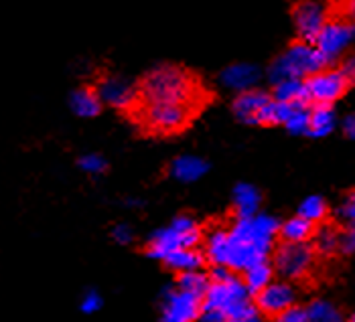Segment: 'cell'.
I'll list each match as a JSON object with an SVG mask.
<instances>
[{"instance_id": "836d02e7", "label": "cell", "mask_w": 355, "mask_h": 322, "mask_svg": "<svg viewBox=\"0 0 355 322\" xmlns=\"http://www.w3.org/2000/svg\"><path fill=\"white\" fill-rule=\"evenodd\" d=\"M114 240L118 243H130L132 242V231L126 225H116V229L112 231Z\"/></svg>"}, {"instance_id": "7a4b0ae2", "label": "cell", "mask_w": 355, "mask_h": 322, "mask_svg": "<svg viewBox=\"0 0 355 322\" xmlns=\"http://www.w3.org/2000/svg\"><path fill=\"white\" fill-rule=\"evenodd\" d=\"M138 128L148 136H175L185 132L199 116L197 109L177 104H161V102H140L137 100L124 111Z\"/></svg>"}, {"instance_id": "1f68e13d", "label": "cell", "mask_w": 355, "mask_h": 322, "mask_svg": "<svg viewBox=\"0 0 355 322\" xmlns=\"http://www.w3.org/2000/svg\"><path fill=\"white\" fill-rule=\"evenodd\" d=\"M345 253H354L355 251V223H349L345 227V231H341V245H339Z\"/></svg>"}, {"instance_id": "e0dca14e", "label": "cell", "mask_w": 355, "mask_h": 322, "mask_svg": "<svg viewBox=\"0 0 355 322\" xmlns=\"http://www.w3.org/2000/svg\"><path fill=\"white\" fill-rule=\"evenodd\" d=\"M272 100L274 102H282V104H302V106L311 107L302 80H284L276 83Z\"/></svg>"}, {"instance_id": "7402d4cb", "label": "cell", "mask_w": 355, "mask_h": 322, "mask_svg": "<svg viewBox=\"0 0 355 322\" xmlns=\"http://www.w3.org/2000/svg\"><path fill=\"white\" fill-rule=\"evenodd\" d=\"M341 231L343 229H339L335 223H321V225H317V231H315V238H313L315 251L325 253V256L337 251L339 245H341Z\"/></svg>"}, {"instance_id": "484cf974", "label": "cell", "mask_w": 355, "mask_h": 322, "mask_svg": "<svg viewBox=\"0 0 355 322\" xmlns=\"http://www.w3.org/2000/svg\"><path fill=\"white\" fill-rule=\"evenodd\" d=\"M329 215L327 203L321 199V197H309L302 201V205L299 207V217L315 223V225H321L325 223V217Z\"/></svg>"}, {"instance_id": "30bf717a", "label": "cell", "mask_w": 355, "mask_h": 322, "mask_svg": "<svg viewBox=\"0 0 355 322\" xmlns=\"http://www.w3.org/2000/svg\"><path fill=\"white\" fill-rule=\"evenodd\" d=\"M201 314V298L168 290L163 302V322H195Z\"/></svg>"}, {"instance_id": "5b68a950", "label": "cell", "mask_w": 355, "mask_h": 322, "mask_svg": "<svg viewBox=\"0 0 355 322\" xmlns=\"http://www.w3.org/2000/svg\"><path fill=\"white\" fill-rule=\"evenodd\" d=\"M199 240H201V231H199L197 223L193 221L191 217L181 215L171 223V227L159 229L157 233H153V238L148 240V245H146L144 251L148 253V258L164 260L173 251L195 249Z\"/></svg>"}, {"instance_id": "5bb4252c", "label": "cell", "mask_w": 355, "mask_h": 322, "mask_svg": "<svg viewBox=\"0 0 355 322\" xmlns=\"http://www.w3.org/2000/svg\"><path fill=\"white\" fill-rule=\"evenodd\" d=\"M260 78V71L258 67L250 65V63H238V65H232L227 69L221 71L219 81L225 85V87H232V89H238L240 93L252 89V85L258 81Z\"/></svg>"}, {"instance_id": "6da1fadb", "label": "cell", "mask_w": 355, "mask_h": 322, "mask_svg": "<svg viewBox=\"0 0 355 322\" xmlns=\"http://www.w3.org/2000/svg\"><path fill=\"white\" fill-rule=\"evenodd\" d=\"M137 100L177 104L201 111V107L211 100V93L189 69L179 65H163L148 71L140 80L137 85Z\"/></svg>"}, {"instance_id": "d6a6232c", "label": "cell", "mask_w": 355, "mask_h": 322, "mask_svg": "<svg viewBox=\"0 0 355 322\" xmlns=\"http://www.w3.org/2000/svg\"><path fill=\"white\" fill-rule=\"evenodd\" d=\"M276 322H306V312H304V308H301V306H293L286 312H282L276 319Z\"/></svg>"}, {"instance_id": "8992f818", "label": "cell", "mask_w": 355, "mask_h": 322, "mask_svg": "<svg viewBox=\"0 0 355 322\" xmlns=\"http://www.w3.org/2000/svg\"><path fill=\"white\" fill-rule=\"evenodd\" d=\"M317 251L311 243H278L274 249V268L284 280H302L311 276Z\"/></svg>"}, {"instance_id": "ba28073f", "label": "cell", "mask_w": 355, "mask_h": 322, "mask_svg": "<svg viewBox=\"0 0 355 322\" xmlns=\"http://www.w3.org/2000/svg\"><path fill=\"white\" fill-rule=\"evenodd\" d=\"M293 21L299 30V41L306 45H315L321 28L329 21L327 4L319 2H297L293 6Z\"/></svg>"}, {"instance_id": "4316f807", "label": "cell", "mask_w": 355, "mask_h": 322, "mask_svg": "<svg viewBox=\"0 0 355 322\" xmlns=\"http://www.w3.org/2000/svg\"><path fill=\"white\" fill-rule=\"evenodd\" d=\"M309 109H311V107H299V109L288 118V122L284 124L293 134H306V130H309Z\"/></svg>"}, {"instance_id": "4dcf8cb0", "label": "cell", "mask_w": 355, "mask_h": 322, "mask_svg": "<svg viewBox=\"0 0 355 322\" xmlns=\"http://www.w3.org/2000/svg\"><path fill=\"white\" fill-rule=\"evenodd\" d=\"M337 69H339V73H341L345 80L349 81V85L354 87L355 85V53L347 55V57L341 61V65H339Z\"/></svg>"}, {"instance_id": "9a60e30c", "label": "cell", "mask_w": 355, "mask_h": 322, "mask_svg": "<svg viewBox=\"0 0 355 322\" xmlns=\"http://www.w3.org/2000/svg\"><path fill=\"white\" fill-rule=\"evenodd\" d=\"M317 225L302 219V217H295L288 219L284 225H280L278 229V240L280 243H306L315 238Z\"/></svg>"}, {"instance_id": "9c48e42d", "label": "cell", "mask_w": 355, "mask_h": 322, "mask_svg": "<svg viewBox=\"0 0 355 322\" xmlns=\"http://www.w3.org/2000/svg\"><path fill=\"white\" fill-rule=\"evenodd\" d=\"M254 298H256L254 302L256 312H262L264 316H270V319H278L282 312L295 306L297 294L288 282H272Z\"/></svg>"}, {"instance_id": "3957f363", "label": "cell", "mask_w": 355, "mask_h": 322, "mask_svg": "<svg viewBox=\"0 0 355 322\" xmlns=\"http://www.w3.org/2000/svg\"><path fill=\"white\" fill-rule=\"evenodd\" d=\"M327 59L317 51L315 45L297 41L270 65V80L274 83L284 80H306L327 69Z\"/></svg>"}, {"instance_id": "d6986e66", "label": "cell", "mask_w": 355, "mask_h": 322, "mask_svg": "<svg viewBox=\"0 0 355 322\" xmlns=\"http://www.w3.org/2000/svg\"><path fill=\"white\" fill-rule=\"evenodd\" d=\"M71 109L83 116V118H94L102 111V102L96 93L94 87H80L71 93Z\"/></svg>"}, {"instance_id": "f1b7e54d", "label": "cell", "mask_w": 355, "mask_h": 322, "mask_svg": "<svg viewBox=\"0 0 355 322\" xmlns=\"http://www.w3.org/2000/svg\"><path fill=\"white\" fill-rule=\"evenodd\" d=\"M341 219H345L347 223H355V190H349L345 195V201L341 203V209H339Z\"/></svg>"}, {"instance_id": "7c38bea8", "label": "cell", "mask_w": 355, "mask_h": 322, "mask_svg": "<svg viewBox=\"0 0 355 322\" xmlns=\"http://www.w3.org/2000/svg\"><path fill=\"white\" fill-rule=\"evenodd\" d=\"M94 89H96L102 104L118 107L122 111H126L137 102V85H130L122 78H106V80L100 81L98 87H94Z\"/></svg>"}, {"instance_id": "4fadbf2b", "label": "cell", "mask_w": 355, "mask_h": 322, "mask_svg": "<svg viewBox=\"0 0 355 322\" xmlns=\"http://www.w3.org/2000/svg\"><path fill=\"white\" fill-rule=\"evenodd\" d=\"M270 93L260 91V89H248L242 91L236 100H234V114L238 120H242L244 124L250 126H258L260 114L262 109L270 104Z\"/></svg>"}, {"instance_id": "f546056e", "label": "cell", "mask_w": 355, "mask_h": 322, "mask_svg": "<svg viewBox=\"0 0 355 322\" xmlns=\"http://www.w3.org/2000/svg\"><path fill=\"white\" fill-rule=\"evenodd\" d=\"M100 308H102V296L98 294V292H94V290H89L82 298V310L85 314H92V312H96Z\"/></svg>"}, {"instance_id": "83f0119b", "label": "cell", "mask_w": 355, "mask_h": 322, "mask_svg": "<svg viewBox=\"0 0 355 322\" xmlns=\"http://www.w3.org/2000/svg\"><path fill=\"white\" fill-rule=\"evenodd\" d=\"M80 166L89 175H100L108 168V162L104 161L100 154H85L80 159Z\"/></svg>"}, {"instance_id": "603a6c76", "label": "cell", "mask_w": 355, "mask_h": 322, "mask_svg": "<svg viewBox=\"0 0 355 322\" xmlns=\"http://www.w3.org/2000/svg\"><path fill=\"white\" fill-rule=\"evenodd\" d=\"M272 266H268L266 262L256 264V266H252L250 269H246L242 282H244V286H246L248 294L256 296L258 292H262L268 284H272Z\"/></svg>"}, {"instance_id": "e575fe53", "label": "cell", "mask_w": 355, "mask_h": 322, "mask_svg": "<svg viewBox=\"0 0 355 322\" xmlns=\"http://www.w3.org/2000/svg\"><path fill=\"white\" fill-rule=\"evenodd\" d=\"M343 132L347 134V138H355V114L345 118V122H343Z\"/></svg>"}, {"instance_id": "cb8c5ba5", "label": "cell", "mask_w": 355, "mask_h": 322, "mask_svg": "<svg viewBox=\"0 0 355 322\" xmlns=\"http://www.w3.org/2000/svg\"><path fill=\"white\" fill-rule=\"evenodd\" d=\"M211 286L207 274H201V271H183L177 276V290L181 292H187V294L197 296L203 300V296L207 292V288Z\"/></svg>"}, {"instance_id": "8fae6325", "label": "cell", "mask_w": 355, "mask_h": 322, "mask_svg": "<svg viewBox=\"0 0 355 322\" xmlns=\"http://www.w3.org/2000/svg\"><path fill=\"white\" fill-rule=\"evenodd\" d=\"M352 37H354V27L352 25H345V23H339V21H327L325 27L321 28L317 41H315V47H317L319 53L327 59V63H331L337 55L347 47Z\"/></svg>"}, {"instance_id": "d4e9b609", "label": "cell", "mask_w": 355, "mask_h": 322, "mask_svg": "<svg viewBox=\"0 0 355 322\" xmlns=\"http://www.w3.org/2000/svg\"><path fill=\"white\" fill-rule=\"evenodd\" d=\"M306 322H343L341 312L325 300H315L306 308Z\"/></svg>"}, {"instance_id": "277c9868", "label": "cell", "mask_w": 355, "mask_h": 322, "mask_svg": "<svg viewBox=\"0 0 355 322\" xmlns=\"http://www.w3.org/2000/svg\"><path fill=\"white\" fill-rule=\"evenodd\" d=\"M201 310H219L227 321L258 316L254 304L248 298L246 286L238 276L221 284H211L201 300Z\"/></svg>"}, {"instance_id": "52a82bcc", "label": "cell", "mask_w": 355, "mask_h": 322, "mask_svg": "<svg viewBox=\"0 0 355 322\" xmlns=\"http://www.w3.org/2000/svg\"><path fill=\"white\" fill-rule=\"evenodd\" d=\"M349 87V81L339 73V69H323L304 80V89L311 106H331L333 102L343 98Z\"/></svg>"}, {"instance_id": "44dd1931", "label": "cell", "mask_w": 355, "mask_h": 322, "mask_svg": "<svg viewBox=\"0 0 355 322\" xmlns=\"http://www.w3.org/2000/svg\"><path fill=\"white\" fill-rule=\"evenodd\" d=\"M163 262L166 264V268L175 269L179 274H183V271H195V269H199L203 266L205 253H201L197 249H179V251L168 253Z\"/></svg>"}, {"instance_id": "ac0fdd59", "label": "cell", "mask_w": 355, "mask_h": 322, "mask_svg": "<svg viewBox=\"0 0 355 322\" xmlns=\"http://www.w3.org/2000/svg\"><path fill=\"white\" fill-rule=\"evenodd\" d=\"M335 128V114L331 106H311L309 109V130L306 134L323 138Z\"/></svg>"}, {"instance_id": "ffe728a7", "label": "cell", "mask_w": 355, "mask_h": 322, "mask_svg": "<svg viewBox=\"0 0 355 322\" xmlns=\"http://www.w3.org/2000/svg\"><path fill=\"white\" fill-rule=\"evenodd\" d=\"M234 205L236 213L240 219H250L254 217L258 207H260V193L252 185H238L234 188Z\"/></svg>"}, {"instance_id": "d590c367", "label": "cell", "mask_w": 355, "mask_h": 322, "mask_svg": "<svg viewBox=\"0 0 355 322\" xmlns=\"http://www.w3.org/2000/svg\"><path fill=\"white\" fill-rule=\"evenodd\" d=\"M227 322H260V319L258 316H248V319H232Z\"/></svg>"}, {"instance_id": "2e32d148", "label": "cell", "mask_w": 355, "mask_h": 322, "mask_svg": "<svg viewBox=\"0 0 355 322\" xmlns=\"http://www.w3.org/2000/svg\"><path fill=\"white\" fill-rule=\"evenodd\" d=\"M209 164L203 161V159H197V156H179L175 159L171 164V175L177 179V181H183V183H191L197 181L199 177H203L207 172Z\"/></svg>"}, {"instance_id": "8d00e7d4", "label": "cell", "mask_w": 355, "mask_h": 322, "mask_svg": "<svg viewBox=\"0 0 355 322\" xmlns=\"http://www.w3.org/2000/svg\"><path fill=\"white\" fill-rule=\"evenodd\" d=\"M347 322H355V314H354V316H352V319H349V321H347Z\"/></svg>"}]
</instances>
